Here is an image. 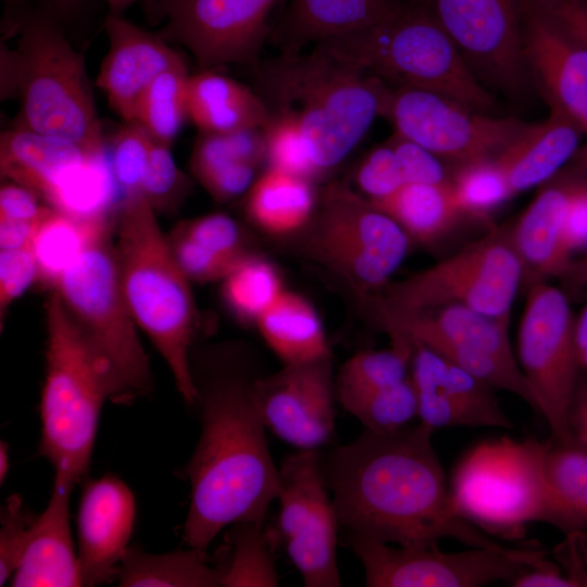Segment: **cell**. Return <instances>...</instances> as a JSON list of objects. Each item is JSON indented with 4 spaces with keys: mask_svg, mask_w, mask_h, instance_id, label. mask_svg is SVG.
<instances>
[{
    "mask_svg": "<svg viewBox=\"0 0 587 587\" xmlns=\"http://www.w3.org/2000/svg\"><path fill=\"white\" fill-rule=\"evenodd\" d=\"M434 429L420 423L392 432L364 428L353 441L322 452V471L348 536L424 548L441 537L496 547L455 514Z\"/></svg>",
    "mask_w": 587,
    "mask_h": 587,
    "instance_id": "6da1fadb",
    "label": "cell"
},
{
    "mask_svg": "<svg viewBox=\"0 0 587 587\" xmlns=\"http://www.w3.org/2000/svg\"><path fill=\"white\" fill-rule=\"evenodd\" d=\"M234 363L218 361L204 379H195L202 427L185 469L191 488L183 537L202 551L235 523L263 525L279 487L255 397L258 377Z\"/></svg>",
    "mask_w": 587,
    "mask_h": 587,
    "instance_id": "7a4b0ae2",
    "label": "cell"
},
{
    "mask_svg": "<svg viewBox=\"0 0 587 587\" xmlns=\"http://www.w3.org/2000/svg\"><path fill=\"white\" fill-rule=\"evenodd\" d=\"M270 111L298 122L320 174L338 165L380 116L389 86L320 47L284 52L254 70Z\"/></svg>",
    "mask_w": 587,
    "mask_h": 587,
    "instance_id": "3957f363",
    "label": "cell"
},
{
    "mask_svg": "<svg viewBox=\"0 0 587 587\" xmlns=\"http://www.w3.org/2000/svg\"><path fill=\"white\" fill-rule=\"evenodd\" d=\"M46 328L39 453L53 466L54 480L75 486L88 471L103 403L126 402L125 395L57 292L47 301Z\"/></svg>",
    "mask_w": 587,
    "mask_h": 587,
    "instance_id": "277c9868",
    "label": "cell"
},
{
    "mask_svg": "<svg viewBox=\"0 0 587 587\" xmlns=\"http://www.w3.org/2000/svg\"><path fill=\"white\" fill-rule=\"evenodd\" d=\"M116 215L113 248L123 296L139 329L165 360L179 394L187 403H197L189 357L196 329L190 280L143 196L122 201Z\"/></svg>",
    "mask_w": 587,
    "mask_h": 587,
    "instance_id": "5b68a950",
    "label": "cell"
},
{
    "mask_svg": "<svg viewBox=\"0 0 587 587\" xmlns=\"http://www.w3.org/2000/svg\"><path fill=\"white\" fill-rule=\"evenodd\" d=\"M17 49H1V91L16 95L18 127L104 153L84 57L71 46L55 16L32 12L20 22Z\"/></svg>",
    "mask_w": 587,
    "mask_h": 587,
    "instance_id": "8992f818",
    "label": "cell"
},
{
    "mask_svg": "<svg viewBox=\"0 0 587 587\" xmlns=\"http://www.w3.org/2000/svg\"><path fill=\"white\" fill-rule=\"evenodd\" d=\"M391 87L430 90L486 112L494 97L455 43L420 3H401L380 23L314 45Z\"/></svg>",
    "mask_w": 587,
    "mask_h": 587,
    "instance_id": "52a82bcc",
    "label": "cell"
},
{
    "mask_svg": "<svg viewBox=\"0 0 587 587\" xmlns=\"http://www.w3.org/2000/svg\"><path fill=\"white\" fill-rule=\"evenodd\" d=\"M523 274L510 234L495 230L364 300L375 319L461 304L509 325Z\"/></svg>",
    "mask_w": 587,
    "mask_h": 587,
    "instance_id": "ba28073f",
    "label": "cell"
},
{
    "mask_svg": "<svg viewBox=\"0 0 587 587\" xmlns=\"http://www.w3.org/2000/svg\"><path fill=\"white\" fill-rule=\"evenodd\" d=\"M304 229V253L340 277L361 299L390 282L410 242L395 220L345 183L323 190Z\"/></svg>",
    "mask_w": 587,
    "mask_h": 587,
    "instance_id": "9c48e42d",
    "label": "cell"
},
{
    "mask_svg": "<svg viewBox=\"0 0 587 587\" xmlns=\"http://www.w3.org/2000/svg\"><path fill=\"white\" fill-rule=\"evenodd\" d=\"M547 444L502 437L473 448L458 465L450 490L457 515L503 536L544 522Z\"/></svg>",
    "mask_w": 587,
    "mask_h": 587,
    "instance_id": "30bf717a",
    "label": "cell"
},
{
    "mask_svg": "<svg viewBox=\"0 0 587 587\" xmlns=\"http://www.w3.org/2000/svg\"><path fill=\"white\" fill-rule=\"evenodd\" d=\"M109 233L79 255L54 289L91 344L110 362L127 402L149 394L152 377L139 327L122 292Z\"/></svg>",
    "mask_w": 587,
    "mask_h": 587,
    "instance_id": "8fae6325",
    "label": "cell"
},
{
    "mask_svg": "<svg viewBox=\"0 0 587 587\" xmlns=\"http://www.w3.org/2000/svg\"><path fill=\"white\" fill-rule=\"evenodd\" d=\"M376 320L388 334L429 347L476 378L517 395L540 412L539 400L513 355L508 324L461 304Z\"/></svg>",
    "mask_w": 587,
    "mask_h": 587,
    "instance_id": "7c38bea8",
    "label": "cell"
},
{
    "mask_svg": "<svg viewBox=\"0 0 587 587\" xmlns=\"http://www.w3.org/2000/svg\"><path fill=\"white\" fill-rule=\"evenodd\" d=\"M574 320L562 290L544 282L530 286L517 335L521 370L555 442L563 445H576L567 417L579 371Z\"/></svg>",
    "mask_w": 587,
    "mask_h": 587,
    "instance_id": "4fadbf2b",
    "label": "cell"
},
{
    "mask_svg": "<svg viewBox=\"0 0 587 587\" xmlns=\"http://www.w3.org/2000/svg\"><path fill=\"white\" fill-rule=\"evenodd\" d=\"M348 544L363 565L369 587H476L513 580L546 554L539 549L500 545L446 553L436 545L394 548L360 536H348Z\"/></svg>",
    "mask_w": 587,
    "mask_h": 587,
    "instance_id": "5bb4252c",
    "label": "cell"
},
{
    "mask_svg": "<svg viewBox=\"0 0 587 587\" xmlns=\"http://www.w3.org/2000/svg\"><path fill=\"white\" fill-rule=\"evenodd\" d=\"M279 513L273 528L277 544L307 587H339V521L322 471L320 450H299L278 466Z\"/></svg>",
    "mask_w": 587,
    "mask_h": 587,
    "instance_id": "9a60e30c",
    "label": "cell"
},
{
    "mask_svg": "<svg viewBox=\"0 0 587 587\" xmlns=\"http://www.w3.org/2000/svg\"><path fill=\"white\" fill-rule=\"evenodd\" d=\"M380 116L395 134L458 165L497 157L526 126L514 117H494L444 95L389 86Z\"/></svg>",
    "mask_w": 587,
    "mask_h": 587,
    "instance_id": "2e32d148",
    "label": "cell"
},
{
    "mask_svg": "<svg viewBox=\"0 0 587 587\" xmlns=\"http://www.w3.org/2000/svg\"><path fill=\"white\" fill-rule=\"evenodd\" d=\"M282 0H147L149 13L165 21L158 34L186 47L200 70L226 64L255 70Z\"/></svg>",
    "mask_w": 587,
    "mask_h": 587,
    "instance_id": "e0dca14e",
    "label": "cell"
},
{
    "mask_svg": "<svg viewBox=\"0 0 587 587\" xmlns=\"http://www.w3.org/2000/svg\"><path fill=\"white\" fill-rule=\"evenodd\" d=\"M480 80L511 97L527 91V65L517 0H423Z\"/></svg>",
    "mask_w": 587,
    "mask_h": 587,
    "instance_id": "ac0fdd59",
    "label": "cell"
},
{
    "mask_svg": "<svg viewBox=\"0 0 587 587\" xmlns=\"http://www.w3.org/2000/svg\"><path fill=\"white\" fill-rule=\"evenodd\" d=\"M257 402L267 429L299 450H320L335 427L336 387L332 357L285 364L258 377Z\"/></svg>",
    "mask_w": 587,
    "mask_h": 587,
    "instance_id": "d6986e66",
    "label": "cell"
},
{
    "mask_svg": "<svg viewBox=\"0 0 587 587\" xmlns=\"http://www.w3.org/2000/svg\"><path fill=\"white\" fill-rule=\"evenodd\" d=\"M411 376L420 423L512 428L490 385L454 365L429 347L411 340Z\"/></svg>",
    "mask_w": 587,
    "mask_h": 587,
    "instance_id": "ffe728a7",
    "label": "cell"
},
{
    "mask_svg": "<svg viewBox=\"0 0 587 587\" xmlns=\"http://www.w3.org/2000/svg\"><path fill=\"white\" fill-rule=\"evenodd\" d=\"M525 57L549 105L587 134V49L542 12L534 0H517Z\"/></svg>",
    "mask_w": 587,
    "mask_h": 587,
    "instance_id": "44dd1931",
    "label": "cell"
},
{
    "mask_svg": "<svg viewBox=\"0 0 587 587\" xmlns=\"http://www.w3.org/2000/svg\"><path fill=\"white\" fill-rule=\"evenodd\" d=\"M135 516V497L118 477L104 475L85 484L77 512V554L83 586L117 578L129 548Z\"/></svg>",
    "mask_w": 587,
    "mask_h": 587,
    "instance_id": "7402d4cb",
    "label": "cell"
},
{
    "mask_svg": "<svg viewBox=\"0 0 587 587\" xmlns=\"http://www.w3.org/2000/svg\"><path fill=\"white\" fill-rule=\"evenodd\" d=\"M104 29L109 51L101 63L97 86L124 122H136L139 103L153 80L185 62L158 33L146 32L122 15L108 14Z\"/></svg>",
    "mask_w": 587,
    "mask_h": 587,
    "instance_id": "603a6c76",
    "label": "cell"
},
{
    "mask_svg": "<svg viewBox=\"0 0 587 587\" xmlns=\"http://www.w3.org/2000/svg\"><path fill=\"white\" fill-rule=\"evenodd\" d=\"M74 486L54 480L45 510L35 517L29 539L10 579L14 587L83 586L70 525Z\"/></svg>",
    "mask_w": 587,
    "mask_h": 587,
    "instance_id": "cb8c5ba5",
    "label": "cell"
},
{
    "mask_svg": "<svg viewBox=\"0 0 587 587\" xmlns=\"http://www.w3.org/2000/svg\"><path fill=\"white\" fill-rule=\"evenodd\" d=\"M550 109L547 120L526 124L495 157L513 196L549 180L578 147L583 129L557 107L550 105Z\"/></svg>",
    "mask_w": 587,
    "mask_h": 587,
    "instance_id": "d4e9b609",
    "label": "cell"
},
{
    "mask_svg": "<svg viewBox=\"0 0 587 587\" xmlns=\"http://www.w3.org/2000/svg\"><path fill=\"white\" fill-rule=\"evenodd\" d=\"M400 4L399 0H290L273 38L284 52H299L307 43L372 27Z\"/></svg>",
    "mask_w": 587,
    "mask_h": 587,
    "instance_id": "484cf974",
    "label": "cell"
},
{
    "mask_svg": "<svg viewBox=\"0 0 587 587\" xmlns=\"http://www.w3.org/2000/svg\"><path fill=\"white\" fill-rule=\"evenodd\" d=\"M262 128L226 134L199 133L190 157L195 178L218 202L247 193L265 163Z\"/></svg>",
    "mask_w": 587,
    "mask_h": 587,
    "instance_id": "4316f807",
    "label": "cell"
},
{
    "mask_svg": "<svg viewBox=\"0 0 587 587\" xmlns=\"http://www.w3.org/2000/svg\"><path fill=\"white\" fill-rule=\"evenodd\" d=\"M572 178L554 182L533 199L510 233L523 264L538 277L558 276L571 265L563 236L564 214Z\"/></svg>",
    "mask_w": 587,
    "mask_h": 587,
    "instance_id": "83f0119b",
    "label": "cell"
},
{
    "mask_svg": "<svg viewBox=\"0 0 587 587\" xmlns=\"http://www.w3.org/2000/svg\"><path fill=\"white\" fill-rule=\"evenodd\" d=\"M187 110L199 133L205 134L263 128L270 118L261 96L213 68L189 76Z\"/></svg>",
    "mask_w": 587,
    "mask_h": 587,
    "instance_id": "f1b7e54d",
    "label": "cell"
},
{
    "mask_svg": "<svg viewBox=\"0 0 587 587\" xmlns=\"http://www.w3.org/2000/svg\"><path fill=\"white\" fill-rule=\"evenodd\" d=\"M90 154L95 153L71 141L18 126L2 133L0 139L1 175L46 200L64 176Z\"/></svg>",
    "mask_w": 587,
    "mask_h": 587,
    "instance_id": "f546056e",
    "label": "cell"
},
{
    "mask_svg": "<svg viewBox=\"0 0 587 587\" xmlns=\"http://www.w3.org/2000/svg\"><path fill=\"white\" fill-rule=\"evenodd\" d=\"M317 205L312 182L266 166L247 192L249 220L272 235L300 232L310 223Z\"/></svg>",
    "mask_w": 587,
    "mask_h": 587,
    "instance_id": "4dcf8cb0",
    "label": "cell"
},
{
    "mask_svg": "<svg viewBox=\"0 0 587 587\" xmlns=\"http://www.w3.org/2000/svg\"><path fill=\"white\" fill-rule=\"evenodd\" d=\"M264 341L285 363L332 357L321 319L304 297L284 290L255 322Z\"/></svg>",
    "mask_w": 587,
    "mask_h": 587,
    "instance_id": "1f68e13d",
    "label": "cell"
},
{
    "mask_svg": "<svg viewBox=\"0 0 587 587\" xmlns=\"http://www.w3.org/2000/svg\"><path fill=\"white\" fill-rule=\"evenodd\" d=\"M369 201L395 220L409 239L423 245L442 238L463 216L450 180L404 184L387 197Z\"/></svg>",
    "mask_w": 587,
    "mask_h": 587,
    "instance_id": "d6a6232c",
    "label": "cell"
},
{
    "mask_svg": "<svg viewBox=\"0 0 587 587\" xmlns=\"http://www.w3.org/2000/svg\"><path fill=\"white\" fill-rule=\"evenodd\" d=\"M544 522L567 534L587 528V451L577 445L547 444Z\"/></svg>",
    "mask_w": 587,
    "mask_h": 587,
    "instance_id": "836d02e7",
    "label": "cell"
},
{
    "mask_svg": "<svg viewBox=\"0 0 587 587\" xmlns=\"http://www.w3.org/2000/svg\"><path fill=\"white\" fill-rule=\"evenodd\" d=\"M108 232L109 217L79 218L51 208L30 243L37 280L55 288L64 272Z\"/></svg>",
    "mask_w": 587,
    "mask_h": 587,
    "instance_id": "e575fe53",
    "label": "cell"
},
{
    "mask_svg": "<svg viewBox=\"0 0 587 587\" xmlns=\"http://www.w3.org/2000/svg\"><path fill=\"white\" fill-rule=\"evenodd\" d=\"M118 585L124 587H217L222 575L205 551L190 548L164 554H150L128 548L120 567Z\"/></svg>",
    "mask_w": 587,
    "mask_h": 587,
    "instance_id": "d590c367",
    "label": "cell"
},
{
    "mask_svg": "<svg viewBox=\"0 0 587 587\" xmlns=\"http://www.w3.org/2000/svg\"><path fill=\"white\" fill-rule=\"evenodd\" d=\"M277 540L273 528L253 522L230 525L217 564L224 587H274Z\"/></svg>",
    "mask_w": 587,
    "mask_h": 587,
    "instance_id": "8d00e7d4",
    "label": "cell"
},
{
    "mask_svg": "<svg viewBox=\"0 0 587 587\" xmlns=\"http://www.w3.org/2000/svg\"><path fill=\"white\" fill-rule=\"evenodd\" d=\"M117 187L104 153L90 154L73 167L59 183L47 201L60 212L79 218L109 217ZM121 202V201H120Z\"/></svg>",
    "mask_w": 587,
    "mask_h": 587,
    "instance_id": "74e56055",
    "label": "cell"
},
{
    "mask_svg": "<svg viewBox=\"0 0 587 587\" xmlns=\"http://www.w3.org/2000/svg\"><path fill=\"white\" fill-rule=\"evenodd\" d=\"M389 335L391 348L360 351L342 364L335 380L336 399L341 405L408 378L412 342L402 335Z\"/></svg>",
    "mask_w": 587,
    "mask_h": 587,
    "instance_id": "f35d334b",
    "label": "cell"
},
{
    "mask_svg": "<svg viewBox=\"0 0 587 587\" xmlns=\"http://www.w3.org/2000/svg\"><path fill=\"white\" fill-rule=\"evenodd\" d=\"M189 76L186 64H179L160 74L145 92L136 122L154 141L171 146L188 118Z\"/></svg>",
    "mask_w": 587,
    "mask_h": 587,
    "instance_id": "ab89813d",
    "label": "cell"
},
{
    "mask_svg": "<svg viewBox=\"0 0 587 587\" xmlns=\"http://www.w3.org/2000/svg\"><path fill=\"white\" fill-rule=\"evenodd\" d=\"M284 290L277 268L253 253L223 279L222 295L234 314L255 324Z\"/></svg>",
    "mask_w": 587,
    "mask_h": 587,
    "instance_id": "60d3db41",
    "label": "cell"
},
{
    "mask_svg": "<svg viewBox=\"0 0 587 587\" xmlns=\"http://www.w3.org/2000/svg\"><path fill=\"white\" fill-rule=\"evenodd\" d=\"M450 182L463 215H485L513 196L495 158L458 165Z\"/></svg>",
    "mask_w": 587,
    "mask_h": 587,
    "instance_id": "b9f144b4",
    "label": "cell"
},
{
    "mask_svg": "<svg viewBox=\"0 0 587 587\" xmlns=\"http://www.w3.org/2000/svg\"><path fill=\"white\" fill-rule=\"evenodd\" d=\"M366 429L392 432L402 428L417 415V401L410 377L378 388L344 405Z\"/></svg>",
    "mask_w": 587,
    "mask_h": 587,
    "instance_id": "7bdbcfd3",
    "label": "cell"
},
{
    "mask_svg": "<svg viewBox=\"0 0 587 587\" xmlns=\"http://www.w3.org/2000/svg\"><path fill=\"white\" fill-rule=\"evenodd\" d=\"M262 133L266 166L283 170L311 182L321 175L313 162L308 141L291 114L270 111V118Z\"/></svg>",
    "mask_w": 587,
    "mask_h": 587,
    "instance_id": "ee69618b",
    "label": "cell"
},
{
    "mask_svg": "<svg viewBox=\"0 0 587 587\" xmlns=\"http://www.w3.org/2000/svg\"><path fill=\"white\" fill-rule=\"evenodd\" d=\"M151 145L152 138L137 122H124L114 135L109 162L121 202L142 196Z\"/></svg>",
    "mask_w": 587,
    "mask_h": 587,
    "instance_id": "f6af8a7d",
    "label": "cell"
},
{
    "mask_svg": "<svg viewBox=\"0 0 587 587\" xmlns=\"http://www.w3.org/2000/svg\"><path fill=\"white\" fill-rule=\"evenodd\" d=\"M189 188V180L176 165L170 146L152 139L142 196L154 212L175 211L187 197Z\"/></svg>",
    "mask_w": 587,
    "mask_h": 587,
    "instance_id": "bcb514c9",
    "label": "cell"
},
{
    "mask_svg": "<svg viewBox=\"0 0 587 587\" xmlns=\"http://www.w3.org/2000/svg\"><path fill=\"white\" fill-rule=\"evenodd\" d=\"M207 249L236 262L253 254L240 225L224 213H211L177 226Z\"/></svg>",
    "mask_w": 587,
    "mask_h": 587,
    "instance_id": "7dc6e473",
    "label": "cell"
},
{
    "mask_svg": "<svg viewBox=\"0 0 587 587\" xmlns=\"http://www.w3.org/2000/svg\"><path fill=\"white\" fill-rule=\"evenodd\" d=\"M36 516L32 515L17 495L1 507L0 514V586L11 579L29 539Z\"/></svg>",
    "mask_w": 587,
    "mask_h": 587,
    "instance_id": "c3c4849f",
    "label": "cell"
},
{
    "mask_svg": "<svg viewBox=\"0 0 587 587\" xmlns=\"http://www.w3.org/2000/svg\"><path fill=\"white\" fill-rule=\"evenodd\" d=\"M173 255L190 282L223 280L238 264L201 246L178 227L167 237Z\"/></svg>",
    "mask_w": 587,
    "mask_h": 587,
    "instance_id": "681fc988",
    "label": "cell"
},
{
    "mask_svg": "<svg viewBox=\"0 0 587 587\" xmlns=\"http://www.w3.org/2000/svg\"><path fill=\"white\" fill-rule=\"evenodd\" d=\"M355 183L369 200L387 197L404 185L389 140L372 149L362 159L355 172Z\"/></svg>",
    "mask_w": 587,
    "mask_h": 587,
    "instance_id": "f907efd6",
    "label": "cell"
},
{
    "mask_svg": "<svg viewBox=\"0 0 587 587\" xmlns=\"http://www.w3.org/2000/svg\"><path fill=\"white\" fill-rule=\"evenodd\" d=\"M396 153L404 184H442L450 180L441 159L424 147L394 135L389 139Z\"/></svg>",
    "mask_w": 587,
    "mask_h": 587,
    "instance_id": "816d5d0a",
    "label": "cell"
},
{
    "mask_svg": "<svg viewBox=\"0 0 587 587\" xmlns=\"http://www.w3.org/2000/svg\"><path fill=\"white\" fill-rule=\"evenodd\" d=\"M37 263L30 247L0 251L1 317L10 303L37 280Z\"/></svg>",
    "mask_w": 587,
    "mask_h": 587,
    "instance_id": "f5cc1de1",
    "label": "cell"
},
{
    "mask_svg": "<svg viewBox=\"0 0 587 587\" xmlns=\"http://www.w3.org/2000/svg\"><path fill=\"white\" fill-rule=\"evenodd\" d=\"M563 236L571 254L587 249V182L572 178L563 224Z\"/></svg>",
    "mask_w": 587,
    "mask_h": 587,
    "instance_id": "db71d44e",
    "label": "cell"
},
{
    "mask_svg": "<svg viewBox=\"0 0 587 587\" xmlns=\"http://www.w3.org/2000/svg\"><path fill=\"white\" fill-rule=\"evenodd\" d=\"M51 207L39 204L38 195L16 183H9L0 190V220L35 221L46 216Z\"/></svg>",
    "mask_w": 587,
    "mask_h": 587,
    "instance_id": "11a10c76",
    "label": "cell"
},
{
    "mask_svg": "<svg viewBox=\"0 0 587 587\" xmlns=\"http://www.w3.org/2000/svg\"><path fill=\"white\" fill-rule=\"evenodd\" d=\"M534 2L587 49V0H534Z\"/></svg>",
    "mask_w": 587,
    "mask_h": 587,
    "instance_id": "9f6ffc18",
    "label": "cell"
},
{
    "mask_svg": "<svg viewBox=\"0 0 587 587\" xmlns=\"http://www.w3.org/2000/svg\"><path fill=\"white\" fill-rule=\"evenodd\" d=\"M516 587H573L582 586L574 577H563L555 565L541 561L538 565L519 574L513 580Z\"/></svg>",
    "mask_w": 587,
    "mask_h": 587,
    "instance_id": "6f0895ef",
    "label": "cell"
},
{
    "mask_svg": "<svg viewBox=\"0 0 587 587\" xmlns=\"http://www.w3.org/2000/svg\"><path fill=\"white\" fill-rule=\"evenodd\" d=\"M45 218L35 221L0 220V248L1 250L30 247L35 233Z\"/></svg>",
    "mask_w": 587,
    "mask_h": 587,
    "instance_id": "680465c9",
    "label": "cell"
},
{
    "mask_svg": "<svg viewBox=\"0 0 587 587\" xmlns=\"http://www.w3.org/2000/svg\"><path fill=\"white\" fill-rule=\"evenodd\" d=\"M567 417L575 444L587 451V382L577 383Z\"/></svg>",
    "mask_w": 587,
    "mask_h": 587,
    "instance_id": "91938a15",
    "label": "cell"
},
{
    "mask_svg": "<svg viewBox=\"0 0 587 587\" xmlns=\"http://www.w3.org/2000/svg\"><path fill=\"white\" fill-rule=\"evenodd\" d=\"M574 337L576 351L578 352L587 346V304L574 320Z\"/></svg>",
    "mask_w": 587,
    "mask_h": 587,
    "instance_id": "94428289",
    "label": "cell"
},
{
    "mask_svg": "<svg viewBox=\"0 0 587 587\" xmlns=\"http://www.w3.org/2000/svg\"><path fill=\"white\" fill-rule=\"evenodd\" d=\"M9 472V446L7 442H0V482L5 480Z\"/></svg>",
    "mask_w": 587,
    "mask_h": 587,
    "instance_id": "6125c7cd",
    "label": "cell"
},
{
    "mask_svg": "<svg viewBox=\"0 0 587 587\" xmlns=\"http://www.w3.org/2000/svg\"><path fill=\"white\" fill-rule=\"evenodd\" d=\"M137 0H107L109 14L122 15V13Z\"/></svg>",
    "mask_w": 587,
    "mask_h": 587,
    "instance_id": "be15d7a7",
    "label": "cell"
},
{
    "mask_svg": "<svg viewBox=\"0 0 587 587\" xmlns=\"http://www.w3.org/2000/svg\"><path fill=\"white\" fill-rule=\"evenodd\" d=\"M50 2L58 12L65 14L77 8L82 0H50Z\"/></svg>",
    "mask_w": 587,
    "mask_h": 587,
    "instance_id": "e7e4bbea",
    "label": "cell"
},
{
    "mask_svg": "<svg viewBox=\"0 0 587 587\" xmlns=\"http://www.w3.org/2000/svg\"><path fill=\"white\" fill-rule=\"evenodd\" d=\"M579 370L587 371V346L577 352Z\"/></svg>",
    "mask_w": 587,
    "mask_h": 587,
    "instance_id": "03108f58",
    "label": "cell"
},
{
    "mask_svg": "<svg viewBox=\"0 0 587 587\" xmlns=\"http://www.w3.org/2000/svg\"><path fill=\"white\" fill-rule=\"evenodd\" d=\"M586 161H587V149H586Z\"/></svg>",
    "mask_w": 587,
    "mask_h": 587,
    "instance_id": "003e7915",
    "label": "cell"
}]
</instances>
